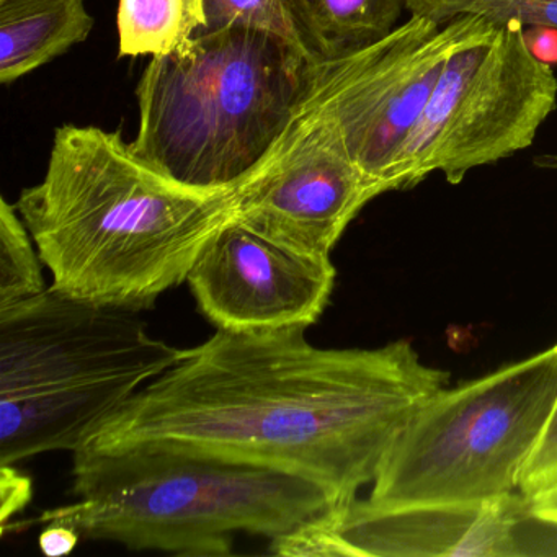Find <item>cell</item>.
<instances>
[{
  "instance_id": "cell-1",
  "label": "cell",
  "mask_w": 557,
  "mask_h": 557,
  "mask_svg": "<svg viewBox=\"0 0 557 557\" xmlns=\"http://www.w3.org/2000/svg\"><path fill=\"white\" fill-rule=\"evenodd\" d=\"M306 331H216L83 449L165 446L253 462L318 482L348 504L448 373L423 363L407 341L319 348Z\"/></svg>"
},
{
  "instance_id": "cell-2",
  "label": "cell",
  "mask_w": 557,
  "mask_h": 557,
  "mask_svg": "<svg viewBox=\"0 0 557 557\" xmlns=\"http://www.w3.org/2000/svg\"><path fill=\"white\" fill-rule=\"evenodd\" d=\"M237 187H190L139 158L120 132L63 125L44 181L24 188V218L53 288L148 311L187 283L208 240L234 220Z\"/></svg>"
},
{
  "instance_id": "cell-3",
  "label": "cell",
  "mask_w": 557,
  "mask_h": 557,
  "mask_svg": "<svg viewBox=\"0 0 557 557\" xmlns=\"http://www.w3.org/2000/svg\"><path fill=\"white\" fill-rule=\"evenodd\" d=\"M73 478L77 502L34 523L182 557L231 556L237 533L278 540L341 505L301 475L165 446L81 449Z\"/></svg>"
},
{
  "instance_id": "cell-4",
  "label": "cell",
  "mask_w": 557,
  "mask_h": 557,
  "mask_svg": "<svg viewBox=\"0 0 557 557\" xmlns=\"http://www.w3.org/2000/svg\"><path fill=\"white\" fill-rule=\"evenodd\" d=\"M185 354L154 337L139 312L53 286L0 308V466L79 451Z\"/></svg>"
},
{
  "instance_id": "cell-5",
  "label": "cell",
  "mask_w": 557,
  "mask_h": 557,
  "mask_svg": "<svg viewBox=\"0 0 557 557\" xmlns=\"http://www.w3.org/2000/svg\"><path fill=\"white\" fill-rule=\"evenodd\" d=\"M311 66L296 45L267 32H201L143 71L133 149L190 187H237L285 132Z\"/></svg>"
},
{
  "instance_id": "cell-6",
  "label": "cell",
  "mask_w": 557,
  "mask_h": 557,
  "mask_svg": "<svg viewBox=\"0 0 557 557\" xmlns=\"http://www.w3.org/2000/svg\"><path fill=\"white\" fill-rule=\"evenodd\" d=\"M557 403V344L433 394L384 458L368 500L471 504L515 494Z\"/></svg>"
},
{
  "instance_id": "cell-7",
  "label": "cell",
  "mask_w": 557,
  "mask_h": 557,
  "mask_svg": "<svg viewBox=\"0 0 557 557\" xmlns=\"http://www.w3.org/2000/svg\"><path fill=\"white\" fill-rule=\"evenodd\" d=\"M556 109V73L530 53L523 25L488 21L446 61L391 172V191L435 172L461 184L472 169L530 148Z\"/></svg>"
},
{
  "instance_id": "cell-8",
  "label": "cell",
  "mask_w": 557,
  "mask_h": 557,
  "mask_svg": "<svg viewBox=\"0 0 557 557\" xmlns=\"http://www.w3.org/2000/svg\"><path fill=\"white\" fill-rule=\"evenodd\" d=\"M487 22L462 15L442 25L410 15L384 40L342 60L312 64L306 102L381 195L391 191V172L446 61Z\"/></svg>"
},
{
  "instance_id": "cell-9",
  "label": "cell",
  "mask_w": 557,
  "mask_h": 557,
  "mask_svg": "<svg viewBox=\"0 0 557 557\" xmlns=\"http://www.w3.org/2000/svg\"><path fill=\"white\" fill-rule=\"evenodd\" d=\"M380 195L302 96L269 154L237 185L234 221L293 252L331 259Z\"/></svg>"
},
{
  "instance_id": "cell-10",
  "label": "cell",
  "mask_w": 557,
  "mask_h": 557,
  "mask_svg": "<svg viewBox=\"0 0 557 557\" xmlns=\"http://www.w3.org/2000/svg\"><path fill=\"white\" fill-rule=\"evenodd\" d=\"M531 517L520 492L471 504L335 505L293 533L270 541L285 557H517Z\"/></svg>"
},
{
  "instance_id": "cell-11",
  "label": "cell",
  "mask_w": 557,
  "mask_h": 557,
  "mask_svg": "<svg viewBox=\"0 0 557 557\" xmlns=\"http://www.w3.org/2000/svg\"><path fill=\"white\" fill-rule=\"evenodd\" d=\"M335 276L331 259L293 252L233 220L208 240L187 283L216 331L257 332L314 325Z\"/></svg>"
},
{
  "instance_id": "cell-12",
  "label": "cell",
  "mask_w": 557,
  "mask_h": 557,
  "mask_svg": "<svg viewBox=\"0 0 557 557\" xmlns=\"http://www.w3.org/2000/svg\"><path fill=\"white\" fill-rule=\"evenodd\" d=\"M94 25L84 0H0V83H17L63 57Z\"/></svg>"
},
{
  "instance_id": "cell-13",
  "label": "cell",
  "mask_w": 557,
  "mask_h": 557,
  "mask_svg": "<svg viewBox=\"0 0 557 557\" xmlns=\"http://www.w3.org/2000/svg\"><path fill=\"white\" fill-rule=\"evenodd\" d=\"M299 47L311 64L331 63L384 40L407 0H286Z\"/></svg>"
},
{
  "instance_id": "cell-14",
  "label": "cell",
  "mask_w": 557,
  "mask_h": 557,
  "mask_svg": "<svg viewBox=\"0 0 557 557\" xmlns=\"http://www.w3.org/2000/svg\"><path fill=\"white\" fill-rule=\"evenodd\" d=\"M207 0H120L119 57H165L207 28Z\"/></svg>"
},
{
  "instance_id": "cell-15",
  "label": "cell",
  "mask_w": 557,
  "mask_h": 557,
  "mask_svg": "<svg viewBox=\"0 0 557 557\" xmlns=\"http://www.w3.org/2000/svg\"><path fill=\"white\" fill-rule=\"evenodd\" d=\"M44 260L17 207L0 200V308L34 298L48 288Z\"/></svg>"
},
{
  "instance_id": "cell-16",
  "label": "cell",
  "mask_w": 557,
  "mask_h": 557,
  "mask_svg": "<svg viewBox=\"0 0 557 557\" xmlns=\"http://www.w3.org/2000/svg\"><path fill=\"white\" fill-rule=\"evenodd\" d=\"M407 12L442 25L462 15H479L523 27L557 28V0H407Z\"/></svg>"
},
{
  "instance_id": "cell-17",
  "label": "cell",
  "mask_w": 557,
  "mask_h": 557,
  "mask_svg": "<svg viewBox=\"0 0 557 557\" xmlns=\"http://www.w3.org/2000/svg\"><path fill=\"white\" fill-rule=\"evenodd\" d=\"M207 17L203 32L227 27L253 28L285 38L301 50L286 0H207Z\"/></svg>"
},
{
  "instance_id": "cell-18",
  "label": "cell",
  "mask_w": 557,
  "mask_h": 557,
  "mask_svg": "<svg viewBox=\"0 0 557 557\" xmlns=\"http://www.w3.org/2000/svg\"><path fill=\"white\" fill-rule=\"evenodd\" d=\"M557 482V403L553 416L537 442L536 448L531 453L523 472H521L518 492L524 498L546 491Z\"/></svg>"
},
{
  "instance_id": "cell-19",
  "label": "cell",
  "mask_w": 557,
  "mask_h": 557,
  "mask_svg": "<svg viewBox=\"0 0 557 557\" xmlns=\"http://www.w3.org/2000/svg\"><path fill=\"white\" fill-rule=\"evenodd\" d=\"M30 478L22 474L15 466H0V497H2V511H0V520H2V531L8 528L9 520L14 515L21 513L32 500Z\"/></svg>"
},
{
  "instance_id": "cell-20",
  "label": "cell",
  "mask_w": 557,
  "mask_h": 557,
  "mask_svg": "<svg viewBox=\"0 0 557 557\" xmlns=\"http://www.w3.org/2000/svg\"><path fill=\"white\" fill-rule=\"evenodd\" d=\"M81 540H83L81 534L70 524L51 521V523L44 524V530L38 536V544H40V550L45 556L63 557L70 556Z\"/></svg>"
},
{
  "instance_id": "cell-21",
  "label": "cell",
  "mask_w": 557,
  "mask_h": 557,
  "mask_svg": "<svg viewBox=\"0 0 557 557\" xmlns=\"http://www.w3.org/2000/svg\"><path fill=\"white\" fill-rule=\"evenodd\" d=\"M524 44L537 61L557 66V28L524 27Z\"/></svg>"
},
{
  "instance_id": "cell-22",
  "label": "cell",
  "mask_w": 557,
  "mask_h": 557,
  "mask_svg": "<svg viewBox=\"0 0 557 557\" xmlns=\"http://www.w3.org/2000/svg\"><path fill=\"white\" fill-rule=\"evenodd\" d=\"M528 502H530V513L534 520L557 528V482Z\"/></svg>"
},
{
  "instance_id": "cell-23",
  "label": "cell",
  "mask_w": 557,
  "mask_h": 557,
  "mask_svg": "<svg viewBox=\"0 0 557 557\" xmlns=\"http://www.w3.org/2000/svg\"><path fill=\"white\" fill-rule=\"evenodd\" d=\"M533 162L536 168L544 169V171H557V152L536 156Z\"/></svg>"
}]
</instances>
